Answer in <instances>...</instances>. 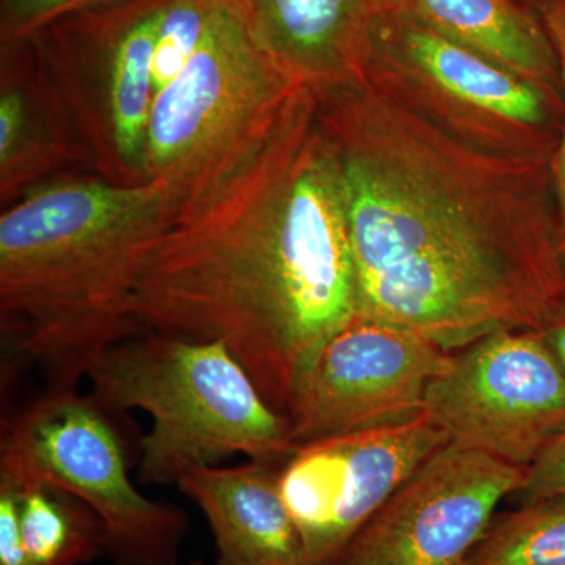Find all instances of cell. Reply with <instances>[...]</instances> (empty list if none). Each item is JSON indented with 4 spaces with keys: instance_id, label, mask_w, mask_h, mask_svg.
I'll return each mask as SVG.
<instances>
[{
    "instance_id": "6da1fadb",
    "label": "cell",
    "mask_w": 565,
    "mask_h": 565,
    "mask_svg": "<svg viewBox=\"0 0 565 565\" xmlns=\"http://www.w3.org/2000/svg\"><path fill=\"white\" fill-rule=\"evenodd\" d=\"M313 95L343 173L356 313L448 352L541 329L565 292L552 161L470 150L360 77Z\"/></svg>"
},
{
    "instance_id": "7a4b0ae2",
    "label": "cell",
    "mask_w": 565,
    "mask_h": 565,
    "mask_svg": "<svg viewBox=\"0 0 565 565\" xmlns=\"http://www.w3.org/2000/svg\"><path fill=\"white\" fill-rule=\"evenodd\" d=\"M356 311L340 159L300 88L256 158L178 215L141 275L137 319L225 344L288 418L316 355Z\"/></svg>"
},
{
    "instance_id": "3957f363",
    "label": "cell",
    "mask_w": 565,
    "mask_h": 565,
    "mask_svg": "<svg viewBox=\"0 0 565 565\" xmlns=\"http://www.w3.org/2000/svg\"><path fill=\"white\" fill-rule=\"evenodd\" d=\"M180 214L161 181L73 178L36 185L0 215L7 356L47 390H77L111 345L145 332L137 291Z\"/></svg>"
},
{
    "instance_id": "277c9868",
    "label": "cell",
    "mask_w": 565,
    "mask_h": 565,
    "mask_svg": "<svg viewBox=\"0 0 565 565\" xmlns=\"http://www.w3.org/2000/svg\"><path fill=\"white\" fill-rule=\"evenodd\" d=\"M87 381L110 414L150 415L140 441L145 484H178L185 471L237 455L282 463L297 449L289 419L217 341L145 330L104 352Z\"/></svg>"
},
{
    "instance_id": "5b68a950",
    "label": "cell",
    "mask_w": 565,
    "mask_h": 565,
    "mask_svg": "<svg viewBox=\"0 0 565 565\" xmlns=\"http://www.w3.org/2000/svg\"><path fill=\"white\" fill-rule=\"evenodd\" d=\"M360 79L456 143L494 158L552 161L563 90L546 87L385 3Z\"/></svg>"
},
{
    "instance_id": "8992f818",
    "label": "cell",
    "mask_w": 565,
    "mask_h": 565,
    "mask_svg": "<svg viewBox=\"0 0 565 565\" xmlns=\"http://www.w3.org/2000/svg\"><path fill=\"white\" fill-rule=\"evenodd\" d=\"M300 88L218 0L192 61L152 99L143 180L173 192L178 215L195 210L256 158Z\"/></svg>"
},
{
    "instance_id": "52a82bcc",
    "label": "cell",
    "mask_w": 565,
    "mask_h": 565,
    "mask_svg": "<svg viewBox=\"0 0 565 565\" xmlns=\"http://www.w3.org/2000/svg\"><path fill=\"white\" fill-rule=\"evenodd\" d=\"M110 415L90 393L46 390L2 416L0 476L47 482L90 505L114 565H180L188 516L137 490Z\"/></svg>"
},
{
    "instance_id": "ba28073f",
    "label": "cell",
    "mask_w": 565,
    "mask_h": 565,
    "mask_svg": "<svg viewBox=\"0 0 565 565\" xmlns=\"http://www.w3.org/2000/svg\"><path fill=\"white\" fill-rule=\"evenodd\" d=\"M166 0L70 14L29 41L61 88L87 161L104 180L143 182L152 58Z\"/></svg>"
},
{
    "instance_id": "9c48e42d",
    "label": "cell",
    "mask_w": 565,
    "mask_h": 565,
    "mask_svg": "<svg viewBox=\"0 0 565 565\" xmlns=\"http://www.w3.org/2000/svg\"><path fill=\"white\" fill-rule=\"evenodd\" d=\"M424 415L449 444L527 468L565 433V371L541 330H500L449 352Z\"/></svg>"
},
{
    "instance_id": "30bf717a",
    "label": "cell",
    "mask_w": 565,
    "mask_h": 565,
    "mask_svg": "<svg viewBox=\"0 0 565 565\" xmlns=\"http://www.w3.org/2000/svg\"><path fill=\"white\" fill-rule=\"evenodd\" d=\"M448 355L426 338L353 315L322 345L297 388L288 414L294 441L414 422Z\"/></svg>"
},
{
    "instance_id": "8fae6325",
    "label": "cell",
    "mask_w": 565,
    "mask_h": 565,
    "mask_svg": "<svg viewBox=\"0 0 565 565\" xmlns=\"http://www.w3.org/2000/svg\"><path fill=\"white\" fill-rule=\"evenodd\" d=\"M526 468L446 444L394 490L333 565H463Z\"/></svg>"
},
{
    "instance_id": "7c38bea8",
    "label": "cell",
    "mask_w": 565,
    "mask_h": 565,
    "mask_svg": "<svg viewBox=\"0 0 565 565\" xmlns=\"http://www.w3.org/2000/svg\"><path fill=\"white\" fill-rule=\"evenodd\" d=\"M446 444L444 430L423 414L401 426L297 446L278 482L307 565H333L394 490Z\"/></svg>"
},
{
    "instance_id": "4fadbf2b",
    "label": "cell",
    "mask_w": 565,
    "mask_h": 565,
    "mask_svg": "<svg viewBox=\"0 0 565 565\" xmlns=\"http://www.w3.org/2000/svg\"><path fill=\"white\" fill-rule=\"evenodd\" d=\"M263 54L311 92L359 79L386 0H226Z\"/></svg>"
},
{
    "instance_id": "5bb4252c",
    "label": "cell",
    "mask_w": 565,
    "mask_h": 565,
    "mask_svg": "<svg viewBox=\"0 0 565 565\" xmlns=\"http://www.w3.org/2000/svg\"><path fill=\"white\" fill-rule=\"evenodd\" d=\"M281 463L192 468L178 481L202 509L217 548V565H307L302 535L280 492Z\"/></svg>"
},
{
    "instance_id": "9a60e30c",
    "label": "cell",
    "mask_w": 565,
    "mask_h": 565,
    "mask_svg": "<svg viewBox=\"0 0 565 565\" xmlns=\"http://www.w3.org/2000/svg\"><path fill=\"white\" fill-rule=\"evenodd\" d=\"M2 44L0 199L7 202L87 156L61 88L31 41Z\"/></svg>"
},
{
    "instance_id": "2e32d148",
    "label": "cell",
    "mask_w": 565,
    "mask_h": 565,
    "mask_svg": "<svg viewBox=\"0 0 565 565\" xmlns=\"http://www.w3.org/2000/svg\"><path fill=\"white\" fill-rule=\"evenodd\" d=\"M448 39L546 87L563 90L559 61L541 14L525 0H386Z\"/></svg>"
},
{
    "instance_id": "e0dca14e",
    "label": "cell",
    "mask_w": 565,
    "mask_h": 565,
    "mask_svg": "<svg viewBox=\"0 0 565 565\" xmlns=\"http://www.w3.org/2000/svg\"><path fill=\"white\" fill-rule=\"evenodd\" d=\"M17 501L29 565H84L106 556V533L90 505L61 487L0 476Z\"/></svg>"
},
{
    "instance_id": "ac0fdd59",
    "label": "cell",
    "mask_w": 565,
    "mask_h": 565,
    "mask_svg": "<svg viewBox=\"0 0 565 565\" xmlns=\"http://www.w3.org/2000/svg\"><path fill=\"white\" fill-rule=\"evenodd\" d=\"M463 565H565V494L497 512Z\"/></svg>"
},
{
    "instance_id": "d6986e66",
    "label": "cell",
    "mask_w": 565,
    "mask_h": 565,
    "mask_svg": "<svg viewBox=\"0 0 565 565\" xmlns=\"http://www.w3.org/2000/svg\"><path fill=\"white\" fill-rule=\"evenodd\" d=\"M118 0H0L2 43L31 39L70 14Z\"/></svg>"
},
{
    "instance_id": "ffe728a7",
    "label": "cell",
    "mask_w": 565,
    "mask_h": 565,
    "mask_svg": "<svg viewBox=\"0 0 565 565\" xmlns=\"http://www.w3.org/2000/svg\"><path fill=\"white\" fill-rule=\"evenodd\" d=\"M541 14L542 21L559 61L563 79L564 120L559 145L552 159L553 195H555V215L557 244L565 269V0H530Z\"/></svg>"
},
{
    "instance_id": "44dd1931",
    "label": "cell",
    "mask_w": 565,
    "mask_h": 565,
    "mask_svg": "<svg viewBox=\"0 0 565 565\" xmlns=\"http://www.w3.org/2000/svg\"><path fill=\"white\" fill-rule=\"evenodd\" d=\"M556 494H565V433L526 468L525 481L514 497L519 503H526Z\"/></svg>"
},
{
    "instance_id": "7402d4cb",
    "label": "cell",
    "mask_w": 565,
    "mask_h": 565,
    "mask_svg": "<svg viewBox=\"0 0 565 565\" xmlns=\"http://www.w3.org/2000/svg\"><path fill=\"white\" fill-rule=\"evenodd\" d=\"M0 565H29L18 525L17 501L6 484H0Z\"/></svg>"
},
{
    "instance_id": "603a6c76",
    "label": "cell",
    "mask_w": 565,
    "mask_h": 565,
    "mask_svg": "<svg viewBox=\"0 0 565 565\" xmlns=\"http://www.w3.org/2000/svg\"><path fill=\"white\" fill-rule=\"evenodd\" d=\"M546 345L565 371V292L552 308L541 329Z\"/></svg>"
},
{
    "instance_id": "cb8c5ba5",
    "label": "cell",
    "mask_w": 565,
    "mask_h": 565,
    "mask_svg": "<svg viewBox=\"0 0 565 565\" xmlns=\"http://www.w3.org/2000/svg\"><path fill=\"white\" fill-rule=\"evenodd\" d=\"M191 565H204V564L200 563V561H196V563H192Z\"/></svg>"
}]
</instances>
